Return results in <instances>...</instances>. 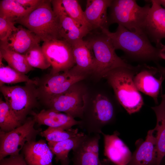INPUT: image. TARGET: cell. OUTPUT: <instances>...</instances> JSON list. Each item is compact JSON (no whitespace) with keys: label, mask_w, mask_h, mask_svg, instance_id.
Listing matches in <instances>:
<instances>
[{"label":"cell","mask_w":165,"mask_h":165,"mask_svg":"<svg viewBox=\"0 0 165 165\" xmlns=\"http://www.w3.org/2000/svg\"><path fill=\"white\" fill-rule=\"evenodd\" d=\"M101 31L109 37L116 50H122L132 60L156 63L165 60V45L163 47L154 46L146 35L131 32L119 25L115 32L105 28Z\"/></svg>","instance_id":"1"},{"label":"cell","mask_w":165,"mask_h":165,"mask_svg":"<svg viewBox=\"0 0 165 165\" xmlns=\"http://www.w3.org/2000/svg\"><path fill=\"white\" fill-rule=\"evenodd\" d=\"M138 68V65L134 69L117 68L104 77L113 89L118 103L130 115L138 112L144 104L142 97L133 80Z\"/></svg>","instance_id":"2"},{"label":"cell","mask_w":165,"mask_h":165,"mask_svg":"<svg viewBox=\"0 0 165 165\" xmlns=\"http://www.w3.org/2000/svg\"><path fill=\"white\" fill-rule=\"evenodd\" d=\"M151 4L141 6L134 0H112L108 15L109 25L117 24L129 31L145 35L144 30Z\"/></svg>","instance_id":"3"},{"label":"cell","mask_w":165,"mask_h":165,"mask_svg":"<svg viewBox=\"0 0 165 165\" xmlns=\"http://www.w3.org/2000/svg\"><path fill=\"white\" fill-rule=\"evenodd\" d=\"M93 53L94 65L93 73L100 77H104L111 71L119 67L134 69V66L116 54L109 37L101 31L96 33L85 40Z\"/></svg>","instance_id":"4"},{"label":"cell","mask_w":165,"mask_h":165,"mask_svg":"<svg viewBox=\"0 0 165 165\" xmlns=\"http://www.w3.org/2000/svg\"><path fill=\"white\" fill-rule=\"evenodd\" d=\"M51 0H45L16 23L26 28L43 42L60 39L59 19L52 7Z\"/></svg>","instance_id":"5"},{"label":"cell","mask_w":165,"mask_h":165,"mask_svg":"<svg viewBox=\"0 0 165 165\" xmlns=\"http://www.w3.org/2000/svg\"><path fill=\"white\" fill-rule=\"evenodd\" d=\"M5 102L18 119L23 124L33 110L38 107V99L36 85L26 82L24 86H0Z\"/></svg>","instance_id":"6"},{"label":"cell","mask_w":165,"mask_h":165,"mask_svg":"<svg viewBox=\"0 0 165 165\" xmlns=\"http://www.w3.org/2000/svg\"><path fill=\"white\" fill-rule=\"evenodd\" d=\"M116 115L115 106L107 96L98 94L90 108H85L78 125L88 134H101L105 126L112 123Z\"/></svg>","instance_id":"7"},{"label":"cell","mask_w":165,"mask_h":165,"mask_svg":"<svg viewBox=\"0 0 165 165\" xmlns=\"http://www.w3.org/2000/svg\"><path fill=\"white\" fill-rule=\"evenodd\" d=\"M35 123L33 118H27L22 125L11 131H0V160L8 156L19 154L26 143L36 141L42 129H36Z\"/></svg>","instance_id":"8"},{"label":"cell","mask_w":165,"mask_h":165,"mask_svg":"<svg viewBox=\"0 0 165 165\" xmlns=\"http://www.w3.org/2000/svg\"><path fill=\"white\" fill-rule=\"evenodd\" d=\"M86 75L70 70L52 75H46L36 79V89L38 100L41 103L66 91L73 85L83 79Z\"/></svg>","instance_id":"9"},{"label":"cell","mask_w":165,"mask_h":165,"mask_svg":"<svg viewBox=\"0 0 165 165\" xmlns=\"http://www.w3.org/2000/svg\"><path fill=\"white\" fill-rule=\"evenodd\" d=\"M76 84L42 104L46 109L64 112L74 118L81 119L87 103L86 94L82 87Z\"/></svg>","instance_id":"10"},{"label":"cell","mask_w":165,"mask_h":165,"mask_svg":"<svg viewBox=\"0 0 165 165\" xmlns=\"http://www.w3.org/2000/svg\"><path fill=\"white\" fill-rule=\"evenodd\" d=\"M41 47L52 67L50 74L68 71L75 65L71 46L67 41L54 39L44 42Z\"/></svg>","instance_id":"11"},{"label":"cell","mask_w":165,"mask_h":165,"mask_svg":"<svg viewBox=\"0 0 165 165\" xmlns=\"http://www.w3.org/2000/svg\"><path fill=\"white\" fill-rule=\"evenodd\" d=\"M165 79L159 73L156 67L144 63L138 65L133 79L134 84L140 92L151 97L156 104Z\"/></svg>","instance_id":"12"},{"label":"cell","mask_w":165,"mask_h":165,"mask_svg":"<svg viewBox=\"0 0 165 165\" xmlns=\"http://www.w3.org/2000/svg\"><path fill=\"white\" fill-rule=\"evenodd\" d=\"M99 134H85L72 150V165H101L99 157Z\"/></svg>","instance_id":"13"},{"label":"cell","mask_w":165,"mask_h":165,"mask_svg":"<svg viewBox=\"0 0 165 165\" xmlns=\"http://www.w3.org/2000/svg\"><path fill=\"white\" fill-rule=\"evenodd\" d=\"M148 2L151 5L146 18L145 33L156 46L163 47L165 45L161 42L165 38V9L155 0Z\"/></svg>","instance_id":"14"},{"label":"cell","mask_w":165,"mask_h":165,"mask_svg":"<svg viewBox=\"0 0 165 165\" xmlns=\"http://www.w3.org/2000/svg\"><path fill=\"white\" fill-rule=\"evenodd\" d=\"M136 148L127 165H156L157 151L154 128L148 131L145 139L136 141Z\"/></svg>","instance_id":"15"},{"label":"cell","mask_w":165,"mask_h":165,"mask_svg":"<svg viewBox=\"0 0 165 165\" xmlns=\"http://www.w3.org/2000/svg\"><path fill=\"white\" fill-rule=\"evenodd\" d=\"M104 138V154L109 161L115 165H127L132 154L128 147L119 137V133L115 131L111 135L101 133Z\"/></svg>","instance_id":"16"},{"label":"cell","mask_w":165,"mask_h":165,"mask_svg":"<svg viewBox=\"0 0 165 165\" xmlns=\"http://www.w3.org/2000/svg\"><path fill=\"white\" fill-rule=\"evenodd\" d=\"M21 151L28 165H53L54 155L44 140L26 143Z\"/></svg>","instance_id":"17"},{"label":"cell","mask_w":165,"mask_h":165,"mask_svg":"<svg viewBox=\"0 0 165 165\" xmlns=\"http://www.w3.org/2000/svg\"><path fill=\"white\" fill-rule=\"evenodd\" d=\"M41 41L40 38L20 25L17 27L6 40L0 41V44L12 51L24 54Z\"/></svg>","instance_id":"18"},{"label":"cell","mask_w":165,"mask_h":165,"mask_svg":"<svg viewBox=\"0 0 165 165\" xmlns=\"http://www.w3.org/2000/svg\"><path fill=\"white\" fill-rule=\"evenodd\" d=\"M111 0H88L84 11L85 18L92 30L108 29L109 26L107 10Z\"/></svg>","instance_id":"19"},{"label":"cell","mask_w":165,"mask_h":165,"mask_svg":"<svg viewBox=\"0 0 165 165\" xmlns=\"http://www.w3.org/2000/svg\"><path fill=\"white\" fill-rule=\"evenodd\" d=\"M31 114L39 126L68 129L80 123V121L75 120L71 116L52 109H43L38 112H33Z\"/></svg>","instance_id":"20"},{"label":"cell","mask_w":165,"mask_h":165,"mask_svg":"<svg viewBox=\"0 0 165 165\" xmlns=\"http://www.w3.org/2000/svg\"><path fill=\"white\" fill-rule=\"evenodd\" d=\"M75 65L71 69L77 73L86 75L92 73L94 59L92 51L87 42L83 39L71 45Z\"/></svg>","instance_id":"21"},{"label":"cell","mask_w":165,"mask_h":165,"mask_svg":"<svg viewBox=\"0 0 165 165\" xmlns=\"http://www.w3.org/2000/svg\"><path fill=\"white\" fill-rule=\"evenodd\" d=\"M54 12L58 18L60 39L64 40L71 45L83 39L90 33V31L88 29L79 25L63 12Z\"/></svg>","instance_id":"22"},{"label":"cell","mask_w":165,"mask_h":165,"mask_svg":"<svg viewBox=\"0 0 165 165\" xmlns=\"http://www.w3.org/2000/svg\"><path fill=\"white\" fill-rule=\"evenodd\" d=\"M156 119L154 128L157 151L156 165H161L165 156V99L162 98L160 104L151 107Z\"/></svg>","instance_id":"23"},{"label":"cell","mask_w":165,"mask_h":165,"mask_svg":"<svg viewBox=\"0 0 165 165\" xmlns=\"http://www.w3.org/2000/svg\"><path fill=\"white\" fill-rule=\"evenodd\" d=\"M53 10L63 12L80 25L90 31L91 27L86 19L79 1L76 0H51Z\"/></svg>","instance_id":"24"},{"label":"cell","mask_w":165,"mask_h":165,"mask_svg":"<svg viewBox=\"0 0 165 165\" xmlns=\"http://www.w3.org/2000/svg\"><path fill=\"white\" fill-rule=\"evenodd\" d=\"M0 57L7 62L9 66L20 73L26 74L33 70L24 54L12 51L2 44H0Z\"/></svg>","instance_id":"25"},{"label":"cell","mask_w":165,"mask_h":165,"mask_svg":"<svg viewBox=\"0 0 165 165\" xmlns=\"http://www.w3.org/2000/svg\"><path fill=\"white\" fill-rule=\"evenodd\" d=\"M85 134L79 132L76 136L66 140L57 142H48V145L55 156V160L57 163L68 158V153L72 150L82 139Z\"/></svg>","instance_id":"26"},{"label":"cell","mask_w":165,"mask_h":165,"mask_svg":"<svg viewBox=\"0 0 165 165\" xmlns=\"http://www.w3.org/2000/svg\"><path fill=\"white\" fill-rule=\"evenodd\" d=\"M31 12L25 9L17 0H0V17L15 23Z\"/></svg>","instance_id":"27"},{"label":"cell","mask_w":165,"mask_h":165,"mask_svg":"<svg viewBox=\"0 0 165 165\" xmlns=\"http://www.w3.org/2000/svg\"><path fill=\"white\" fill-rule=\"evenodd\" d=\"M23 124L18 119L8 105L0 99V131L6 133Z\"/></svg>","instance_id":"28"},{"label":"cell","mask_w":165,"mask_h":165,"mask_svg":"<svg viewBox=\"0 0 165 165\" xmlns=\"http://www.w3.org/2000/svg\"><path fill=\"white\" fill-rule=\"evenodd\" d=\"M25 82L33 83L37 85V80L30 79L25 74L20 73L9 66H0V86L5 84H16Z\"/></svg>","instance_id":"29"},{"label":"cell","mask_w":165,"mask_h":165,"mask_svg":"<svg viewBox=\"0 0 165 165\" xmlns=\"http://www.w3.org/2000/svg\"><path fill=\"white\" fill-rule=\"evenodd\" d=\"M79 133L78 129L71 128L64 129L61 128L48 127L42 131L40 135L45 138L48 142H57L76 136Z\"/></svg>","instance_id":"30"},{"label":"cell","mask_w":165,"mask_h":165,"mask_svg":"<svg viewBox=\"0 0 165 165\" xmlns=\"http://www.w3.org/2000/svg\"><path fill=\"white\" fill-rule=\"evenodd\" d=\"M24 54L28 64L33 68L45 69L51 66L39 44L34 45Z\"/></svg>","instance_id":"31"},{"label":"cell","mask_w":165,"mask_h":165,"mask_svg":"<svg viewBox=\"0 0 165 165\" xmlns=\"http://www.w3.org/2000/svg\"><path fill=\"white\" fill-rule=\"evenodd\" d=\"M15 23L7 19L0 17V40L3 42L8 38L17 28Z\"/></svg>","instance_id":"32"},{"label":"cell","mask_w":165,"mask_h":165,"mask_svg":"<svg viewBox=\"0 0 165 165\" xmlns=\"http://www.w3.org/2000/svg\"><path fill=\"white\" fill-rule=\"evenodd\" d=\"M0 165H28L23 156L21 153L19 155L10 156L0 160Z\"/></svg>","instance_id":"33"},{"label":"cell","mask_w":165,"mask_h":165,"mask_svg":"<svg viewBox=\"0 0 165 165\" xmlns=\"http://www.w3.org/2000/svg\"><path fill=\"white\" fill-rule=\"evenodd\" d=\"M25 9L32 11L42 4L44 0H17Z\"/></svg>","instance_id":"34"},{"label":"cell","mask_w":165,"mask_h":165,"mask_svg":"<svg viewBox=\"0 0 165 165\" xmlns=\"http://www.w3.org/2000/svg\"><path fill=\"white\" fill-rule=\"evenodd\" d=\"M156 63L159 73L165 79V67L161 66L158 62Z\"/></svg>","instance_id":"35"},{"label":"cell","mask_w":165,"mask_h":165,"mask_svg":"<svg viewBox=\"0 0 165 165\" xmlns=\"http://www.w3.org/2000/svg\"><path fill=\"white\" fill-rule=\"evenodd\" d=\"M61 165H69L70 162L69 158L60 161Z\"/></svg>","instance_id":"36"},{"label":"cell","mask_w":165,"mask_h":165,"mask_svg":"<svg viewBox=\"0 0 165 165\" xmlns=\"http://www.w3.org/2000/svg\"><path fill=\"white\" fill-rule=\"evenodd\" d=\"M155 1L161 6H163L164 9H165V0H155Z\"/></svg>","instance_id":"37"},{"label":"cell","mask_w":165,"mask_h":165,"mask_svg":"<svg viewBox=\"0 0 165 165\" xmlns=\"http://www.w3.org/2000/svg\"><path fill=\"white\" fill-rule=\"evenodd\" d=\"M101 165H109V161L108 160L105 159L101 161Z\"/></svg>","instance_id":"38"},{"label":"cell","mask_w":165,"mask_h":165,"mask_svg":"<svg viewBox=\"0 0 165 165\" xmlns=\"http://www.w3.org/2000/svg\"><path fill=\"white\" fill-rule=\"evenodd\" d=\"M161 97L162 98L165 99V94H162Z\"/></svg>","instance_id":"39"},{"label":"cell","mask_w":165,"mask_h":165,"mask_svg":"<svg viewBox=\"0 0 165 165\" xmlns=\"http://www.w3.org/2000/svg\"><path fill=\"white\" fill-rule=\"evenodd\" d=\"M163 165H165V163Z\"/></svg>","instance_id":"40"}]
</instances>
